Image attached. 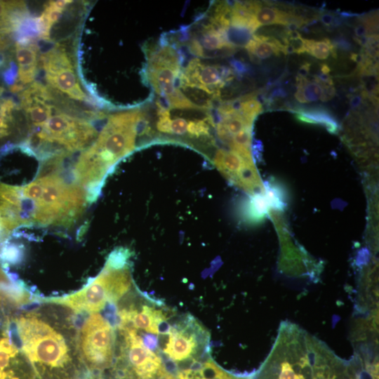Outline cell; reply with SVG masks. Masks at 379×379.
I'll use <instances>...</instances> for the list:
<instances>
[{"label":"cell","mask_w":379,"mask_h":379,"mask_svg":"<svg viewBox=\"0 0 379 379\" xmlns=\"http://www.w3.org/2000/svg\"><path fill=\"white\" fill-rule=\"evenodd\" d=\"M144 121L145 114L139 109L109 115L93 142L81 152L72 173L86 190L89 202L97 199L111 168L134 149L139 126Z\"/></svg>","instance_id":"obj_1"},{"label":"cell","mask_w":379,"mask_h":379,"mask_svg":"<svg viewBox=\"0 0 379 379\" xmlns=\"http://www.w3.org/2000/svg\"><path fill=\"white\" fill-rule=\"evenodd\" d=\"M60 168L41 170L33 181L19 186L24 226L69 227L84 211L86 190L60 176Z\"/></svg>","instance_id":"obj_2"},{"label":"cell","mask_w":379,"mask_h":379,"mask_svg":"<svg viewBox=\"0 0 379 379\" xmlns=\"http://www.w3.org/2000/svg\"><path fill=\"white\" fill-rule=\"evenodd\" d=\"M13 328L39 379H71L68 348L59 333L35 316L20 317Z\"/></svg>","instance_id":"obj_3"},{"label":"cell","mask_w":379,"mask_h":379,"mask_svg":"<svg viewBox=\"0 0 379 379\" xmlns=\"http://www.w3.org/2000/svg\"><path fill=\"white\" fill-rule=\"evenodd\" d=\"M98 136L85 118L68 114L55 107L46 122L24 141L40 161L60 154H69L89 147Z\"/></svg>","instance_id":"obj_4"},{"label":"cell","mask_w":379,"mask_h":379,"mask_svg":"<svg viewBox=\"0 0 379 379\" xmlns=\"http://www.w3.org/2000/svg\"><path fill=\"white\" fill-rule=\"evenodd\" d=\"M131 284L127 265H116L107 260L101 272L80 291L44 301L67 307L76 312L95 313L107 303L118 301L130 290Z\"/></svg>","instance_id":"obj_5"},{"label":"cell","mask_w":379,"mask_h":379,"mask_svg":"<svg viewBox=\"0 0 379 379\" xmlns=\"http://www.w3.org/2000/svg\"><path fill=\"white\" fill-rule=\"evenodd\" d=\"M119 330L122 343L113 368L117 379H162L169 373L161 357L144 345L136 330Z\"/></svg>","instance_id":"obj_6"},{"label":"cell","mask_w":379,"mask_h":379,"mask_svg":"<svg viewBox=\"0 0 379 379\" xmlns=\"http://www.w3.org/2000/svg\"><path fill=\"white\" fill-rule=\"evenodd\" d=\"M114 342L109 321L92 313L83 324L78 340L81 361L89 373L101 372L113 364Z\"/></svg>","instance_id":"obj_7"},{"label":"cell","mask_w":379,"mask_h":379,"mask_svg":"<svg viewBox=\"0 0 379 379\" xmlns=\"http://www.w3.org/2000/svg\"><path fill=\"white\" fill-rule=\"evenodd\" d=\"M41 62L46 79L51 87L70 99L95 104L82 90L81 84L64 46L55 44L41 55Z\"/></svg>","instance_id":"obj_8"},{"label":"cell","mask_w":379,"mask_h":379,"mask_svg":"<svg viewBox=\"0 0 379 379\" xmlns=\"http://www.w3.org/2000/svg\"><path fill=\"white\" fill-rule=\"evenodd\" d=\"M168 333L163 352L175 364L194 359L208 338L206 331L191 315L169 327Z\"/></svg>","instance_id":"obj_9"},{"label":"cell","mask_w":379,"mask_h":379,"mask_svg":"<svg viewBox=\"0 0 379 379\" xmlns=\"http://www.w3.org/2000/svg\"><path fill=\"white\" fill-rule=\"evenodd\" d=\"M234 74L232 70L225 67L208 65L201 62L199 59H192L181 72L179 85L190 84L209 90L215 99L220 96V89L226 82L232 80Z\"/></svg>","instance_id":"obj_10"},{"label":"cell","mask_w":379,"mask_h":379,"mask_svg":"<svg viewBox=\"0 0 379 379\" xmlns=\"http://www.w3.org/2000/svg\"><path fill=\"white\" fill-rule=\"evenodd\" d=\"M118 328L128 327L152 334L166 333L169 326L167 314L162 310L144 305L140 308L131 306L117 312Z\"/></svg>","instance_id":"obj_11"},{"label":"cell","mask_w":379,"mask_h":379,"mask_svg":"<svg viewBox=\"0 0 379 379\" xmlns=\"http://www.w3.org/2000/svg\"><path fill=\"white\" fill-rule=\"evenodd\" d=\"M37 45L30 38H21L15 43V56L18 65V83L23 86L32 83L37 70Z\"/></svg>","instance_id":"obj_12"},{"label":"cell","mask_w":379,"mask_h":379,"mask_svg":"<svg viewBox=\"0 0 379 379\" xmlns=\"http://www.w3.org/2000/svg\"><path fill=\"white\" fill-rule=\"evenodd\" d=\"M297 91L295 93L296 100L301 103H307L321 100L327 101L335 95L333 86L321 81L315 77L314 81H310L305 77H297Z\"/></svg>","instance_id":"obj_13"},{"label":"cell","mask_w":379,"mask_h":379,"mask_svg":"<svg viewBox=\"0 0 379 379\" xmlns=\"http://www.w3.org/2000/svg\"><path fill=\"white\" fill-rule=\"evenodd\" d=\"M245 48L251 60L256 63L272 55L286 54L285 46L278 39L263 35H253Z\"/></svg>","instance_id":"obj_14"},{"label":"cell","mask_w":379,"mask_h":379,"mask_svg":"<svg viewBox=\"0 0 379 379\" xmlns=\"http://www.w3.org/2000/svg\"><path fill=\"white\" fill-rule=\"evenodd\" d=\"M254 18L258 26L270 25H301L304 20L293 13L277 8L262 6L258 3L254 12Z\"/></svg>","instance_id":"obj_15"},{"label":"cell","mask_w":379,"mask_h":379,"mask_svg":"<svg viewBox=\"0 0 379 379\" xmlns=\"http://www.w3.org/2000/svg\"><path fill=\"white\" fill-rule=\"evenodd\" d=\"M72 1H51L46 4L41 16L36 19L38 37L44 41H50L52 27L59 20L65 9Z\"/></svg>","instance_id":"obj_16"},{"label":"cell","mask_w":379,"mask_h":379,"mask_svg":"<svg viewBox=\"0 0 379 379\" xmlns=\"http://www.w3.org/2000/svg\"><path fill=\"white\" fill-rule=\"evenodd\" d=\"M213 163L219 171L232 183L235 182L238 174L246 164H251L246 161L237 152L222 149H219L216 152Z\"/></svg>","instance_id":"obj_17"},{"label":"cell","mask_w":379,"mask_h":379,"mask_svg":"<svg viewBox=\"0 0 379 379\" xmlns=\"http://www.w3.org/2000/svg\"><path fill=\"white\" fill-rule=\"evenodd\" d=\"M293 112L294 117L298 121L305 124L321 125L331 133H335L338 131V125L335 119L324 109L321 107H301Z\"/></svg>","instance_id":"obj_18"},{"label":"cell","mask_w":379,"mask_h":379,"mask_svg":"<svg viewBox=\"0 0 379 379\" xmlns=\"http://www.w3.org/2000/svg\"><path fill=\"white\" fill-rule=\"evenodd\" d=\"M303 53L319 60H326L330 55L336 57L335 48L327 38L319 41L302 38V53Z\"/></svg>","instance_id":"obj_19"},{"label":"cell","mask_w":379,"mask_h":379,"mask_svg":"<svg viewBox=\"0 0 379 379\" xmlns=\"http://www.w3.org/2000/svg\"><path fill=\"white\" fill-rule=\"evenodd\" d=\"M253 95H248L234 101L239 114L251 125H253L255 119L263 111L261 103L255 98H253Z\"/></svg>","instance_id":"obj_20"},{"label":"cell","mask_w":379,"mask_h":379,"mask_svg":"<svg viewBox=\"0 0 379 379\" xmlns=\"http://www.w3.org/2000/svg\"><path fill=\"white\" fill-rule=\"evenodd\" d=\"M198 366L203 379H250L247 376L237 375L226 371L211 359L198 361Z\"/></svg>","instance_id":"obj_21"},{"label":"cell","mask_w":379,"mask_h":379,"mask_svg":"<svg viewBox=\"0 0 379 379\" xmlns=\"http://www.w3.org/2000/svg\"><path fill=\"white\" fill-rule=\"evenodd\" d=\"M247 206V215L253 222L261 221L269 209L264 194H253Z\"/></svg>","instance_id":"obj_22"},{"label":"cell","mask_w":379,"mask_h":379,"mask_svg":"<svg viewBox=\"0 0 379 379\" xmlns=\"http://www.w3.org/2000/svg\"><path fill=\"white\" fill-rule=\"evenodd\" d=\"M264 194L269 208L278 211H282L285 208V195L279 185L271 182L266 183L264 185Z\"/></svg>","instance_id":"obj_23"},{"label":"cell","mask_w":379,"mask_h":379,"mask_svg":"<svg viewBox=\"0 0 379 379\" xmlns=\"http://www.w3.org/2000/svg\"><path fill=\"white\" fill-rule=\"evenodd\" d=\"M25 6L23 1H0V29L10 32V22L13 14L20 8Z\"/></svg>","instance_id":"obj_24"},{"label":"cell","mask_w":379,"mask_h":379,"mask_svg":"<svg viewBox=\"0 0 379 379\" xmlns=\"http://www.w3.org/2000/svg\"><path fill=\"white\" fill-rule=\"evenodd\" d=\"M18 352L17 347L8 338L0 340V373L8 367L11 358H14Z\"/></svg>","instance_id":"obj_25"},{"label":"cell","mask_w":379,"mask_h":379,"mask_svg":"<svg viewBox=\"0 0 379 379\" xmlns=\"http://www.w3.org/2000/svg\"><path fill=\"white\" fill-rule=\"evenodd\" d=\"M209 124L206 119L204 120H193L187 123V131L191 136L199 138L209 135Z\"/></svg>","instance_id":"obj_26"},{"label":"cell","mask_w":379,"mask_h":379,"mask_svg":"<svg viewBox=\"0 0 379 379\" xmlns=\"http://www.w3.org/2000/svg\"><path fill=\"white\" fill-rule=\"evenodd\" d=\"M15 229V226L0 207V246L8 239Z\"/></svg>","instance_id":"obj_27"},{"label":"cell","mask_w":379,"mask_h":379,"mask_svg":"<svg viewBox=\"0 0 379 379\" xmlns=\"http://www.w3.org/2000/svg\"><path fill=\"white\" fill-rule=\"evenodd\" d=\"M187 123L185 119L178 117L171 121V133L176 135H183L187 131Z\"/></svg>","instance_id":"obj_28"},{"label":"cell","mask_w":379,"mask_h":379,"mask_svg":"<svg viewBox=\"0 0 379 379\" xmlns=\"http://www.w3.org/2000/svg\"><path fill=\"white\" fill-rule=\"evenodd\" d=\"M141 338L144 345L152 351L155 352L158 347V338L152 333H142Z\"/></svg>","instance_id":"obj_29"},{"label":"cell","mask_w":379,"mask_h":379,"mask_svg":"<svg viewBox=\"0 0 379 379\" xmlns=\"http://www.w3.org/2000/svg\"><path fill=\"white\" fill-rule=\"evenodd\" d=\"M321 72L324 74H327L330 72V68L326 65H322Z\"/></svg>","instance_id":"obj_30"},{"label":"cell","mask_w":379,"mask_h":379,"mask_svg":"<svg viewBox=\"0 0 379 379\" xmlns=\"http://www.w3.org/2000/svg\"><path fill=\"white\" fill-rule=\"evenodd\" d=\"M78 379H88L87 376H85L84 378H78Z\"/></svg>","instance_id":"obj_31"},{"label":"cell","mask_w":379,"mask_h":379,"mask_svg":"<svg viewBox=\"0 0 379 379\" xmlns=\"http://www.w3.org/2000/svg\"><path fill=\"white\" fill-rule=\"evenodd\" d=\"M99 379H101V378H99Z\"/></svg>","instance_id":"obj_32"}]
</instances>
